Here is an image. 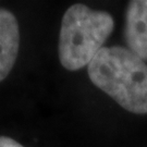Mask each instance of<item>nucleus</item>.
Returning a JSON list of instances; mask_svg holds the SVG:
<instances>
[{
	"label": "nucleus",
	"instance_id": "nucleus-1",
	"mask_svg": "<svg viewBox=\"0 0 147 147\" xmlns=\"http://www.w3.org/2000/svg\"><path fill=\"white\" fill-rule=\"evenodd\" d=\"M95 86L123 109L147 113V64L127 48L102 47L87 65Z\"/></svg>",
	"mask_w": 147,
	"mask_h": 147
},
{
	"label": "nucleus",
	"instance_id": "nucleus-2",
	"mask_svg": "<svg viewBox=\"0 0 147 147\" xmlns=\"http://www.w3.org/2000/svg\"><path fill=\"white\" fill-rule=\"evenodd\" d=\"M113 18L82 3L63 14L59 34V60L64 69L78 71L88 65L113 31Z\"/></svg>",
	"mask_w": 147,
	"mask_h": 147
},
{
	"label": "nucleus",
	"instance_id": "nucleus-3",
	"mask_svg": "<svg viewBox=\"0 0 147 147\" xmlns=\"http://www.w3.org/2000/svg\"><path fill=\"white\" fill-rule=\"evenodd\" d=\"M124 37L127 49L147 61V0H132L125 13Z\"/></svg>",
	"mask_w": 147,
	"mask_h": 147
},
{
	"label": "nucleus",
	"instance_id": "nucleus-4",
	"mask_svg": "<svg viewBox=\"0 0 147 147\" xmlns=\"http://www.w3.org/2000/svg\"><path fill=\"white\" fill-rule=\"evenodd\" d=\"M20 31L16 18L10 11L0 9V82L9 75L16 60Z\"/></svg>",
	"mask_w": 147,
	"mask_h": 147
},
{
	"label": "nucleus",
	"instance_id": "nucleus-5",
	"mask_svg": "<svg viewBox=\"0 0 147 147\" xmlns=\"http://www.w3.org/2000/svg\"><path fill=\"white\" fill-rule=\"evenodd\" d=\"M0 147H24L19 142L8 136H0Z\"/></svg>",
	"mask_w": 147,
	"mask_h": 147
}]
</instances>
